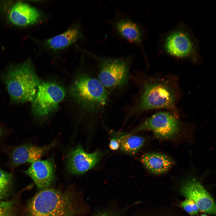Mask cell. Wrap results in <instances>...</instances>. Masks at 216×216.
Segmentation results:
<instances>
[{
  "instance_id": "obj_1",
  "label": "cell",
  "mask_w": 216,
  "mask_h": 216,
  "mask_svg": "<svg viewBox=\"0 0 216 216\" xmlns=\"http://www.w3.org/2000/svg\"><path fill=\"white\" fill-rule=\"evenodd\" d=\"M79 209L72 192L48 188L38 192L23 207L22 216H75Z\"/></svg>"
},
{
  "instance_id": "obj_2",
  "label": "cell",
  "mask_w": 216,
  "mask_h": 216,
  "mask_svg": "<svg viewBox=\"0 0 216 216\" xmlns=\"http://www.w3.org/2000/svg\"><path fill=\"white\" fill-rule=\"evenodd\" d=\"M3 80L11 99L19 103L32 102L41 82L29 60L9 68Z\"/></svg>"
},
{
  "instance_id": "obj_3",
  "label": "cell",
  "mask_w": 216,
  "mask_h": 216,
  "mask_svg": "<svg viewBox=\"0 0 216 216\" xmlns=\"http://www.w3.org/2000/svg\"><path fill=\"white\" fill-rule=\"evenodd\" d=\"M161 48L166 55L179 59L197 62L200 55L196 39L192 32L183 24H179L161 38Z\"/></svg>"
},
{
  "instance_id": "obj_4",
  "label": "cell",
  "mask_w": 216,
  "mask_h": 216,
  "mask_svg": "<svg viewBox=\"0 0 216 216\" xmlns=\"http://www.w3.org/2000/svg\"><path fill=\"white\" fill-rule=\"evenodd\" d=\"M176 99L175 89L169 81L153 79L145 84L133 111L140 112L154 109L170 108L174 106Z\"/></svg>"
},
{
  "instance_id": "obj_5",
  "label": "cell",
  "mask_w": 216,
  "mask_h": 216,
  "mask_svg": "<svg viewBox=\"0 0 216 216\" xmlns=\"http://www.w3.org/2000/svg\"><path fill=\"white\" fill-rule=\"evenodd\" d=\"M71 93L79 104L90 110L103 107L109 98L107 90L98 80L86 75L74 80Z\"/></svg>"
},
{
  "instance_id": "obj_6",
  "label": "cell",
  "mask_w": 216,
  "mask_h": 216,
  "mask_svg": "<svg viewBox=\"0 0 216 216\" xmlns=\"http://www.w3.org/2000/svg\"><path fill=\"white\" fill-rule=\"evenodd\" d=\"M65 95L64 89L57 83L50 82H41L31 102L34 115L40 118L48 116L57 109Z\"/></svg>"
},
{
  "instance_id": "obj_7",
  "label": "cell",
  "mask_w": 216,
  "mask_h": 216,
  "mask_svg": "<svg viewBox=\"0 0 216 216\" xmlns=\"http://www.w3.org/2000/svg\"><path fill=\"white\" fill-rule=\"evenodd\" d=\"M130 66L127 59L103 58L100 63L98 80L106 89L120 88L128 81Z\"/></svg>"
},
{
  "instance_id": "obj_8",
  "label": "cell",
  "mask_w": 216,
  "mask_h": 216,
  "mask_svg": "<svg viewBox=\"0 0 216 216\" xmlns=\"http://www.w3.org/2000/svg\"><path fill=\"white\" fill-rule=\"evenodd\" d=\"M179 124L178 120L173 114L168 112L160 111L146 119L133 132L149 130L159 137L168 138L177 133Z\"/></svg>"
},
{
  "instance_id": "obj_9",
  "label": "cell",
  "mask_w": 216,
  "mask_h": 216,
  "mask_svg": "<svg viewBox=\"0 0 216 216\" xmlns=\"http://www.w3.org/2000/svg\"><path fill=\"white\" fill-rule=\"evenodd\" d=\"M101 153L96 151L86 152L81 146L72 149L69 153L67 163L68 171L76 175L84 174L94 167L100 160Z\"/></svg>"
},
{
  "instance_id": "obj_10",
  "label": "cell",
  "mask_w": 216,
  "mask_h": 216,
  "mask_svg": "<svg viewBox=\"0 0 216 216\" xmlns=\"http://www.w3.org/2000/svg\"><path fill=\"white\" fill-rule=\"evenodd\" d=\"M182 194L194 201L200 210L211 214L216 213V205L213 198L198 181L187 182L181 189Z\"/></svg>"
},
{
  "instance_id": "obj_11",
  "label": "cell",
  "mask_w": 216,
  "mask_h": 216,
  "mask_svg": "<svg viewBox=\"0 0 216 216\" xmlns=\"http://www.w3.org/2000/svg\"><path fill=\"white\" fill-rule=\"evenodd\" d=\"M52 161L50 159L37 160L32 164L25 173L29 176L40 191L50 188L55 179Z\"/></svg>"
},
{
  "instance_id": "obj_12",
  "label": "cell",
  "mask_w": 216,
  "mask_h": 216,
  "mask_svg": "<svg viewBox=\"0 0 216 216\" xmlns=\"http://www.w3.org/2000/svg\"><path fill=\"white\" fill-rule=\"evenodd\" d=\"M55 144L52 143L41 147L26 144L17 147L14 149L11 154V164L14 166H16L26 163L32 164L40 160Z\"/></svg>"
},
{
  "instance_id": "obj_13",
  "label": "cell",
  "mask_w": 216,
  "mask_h": 216,
  "mask_svg": "<svg viewBox=\"0 0 216 216\" xmlns=\"http://www.w3.org/2000/svg\"><path fill=\"white\" fill-rule=\"evenodd\" d=\"M37 10L22 2L15 4L9 14L8 19L13 24L18 26H25L36 22L40 17Z\"/></svg>"
},
{
  "instance_id": "obj_14",
  "label": "cell",
  "mask_w": 216,
  "mask_h": 216,
  "mask_svg": "<svg viewBox=\"0 0 216 216\" xmlns=\"http://www.w3.org/2000/svg\"><path fill=\"white\" fill-rule=\"evenodd\" d=\"M141 161L146 168L151 172L160 174L169 170L173 166V161L163 154L149 153L142 156Z\"/></svg>"
},
{
  "instance_id": "obj_15",
  "label": "cell",
  "mask_w": 216,
  "mask_h": 216,
  "mask_svg": "<svg viewBox=\"0 0 216 216\" xmlns=\"http://www.w3.org/2000/svg\"><path fill=\"white\" fill-rule=\"evenodd\" d=\"M80 35L79 28L77 26L70 28L62 33L46 40V47L54 51L63 49L70 46L78 40Z\"/></svg>"
},
{
  "instance_id": "obj_16",
  "label": "cell",
  "mask_w": 216,
  "mask_h": 216,
  "mask_svg": "<svg viewBox=\"0 0 216 216\" xmlns=\"http://www.w3.org/2000/svg\"><path fill=\"white\" fill-rule=\"evenodd\" d=\"M113 137L119 142L121 150L129 154L136 153L143 146L145 141L142 137L118 132H112Z\"/></svg>"
},
{
  "instance_id": "obj_17",
  "label": "cell",
  "mask_w": 216,
  "mask_h": 216,
  "mask_svg": "<svg viewBox=\"0 0 216 216\" xmlns=\"http://www.w3.org/2000/svg\"><path fill=\"white\" fill-rule=\"evenodd\" d=\"M115 27L120 35L128 41L136 44L141 42L142 31L134 22L129 20L122 19L116 23Z\"/></svg>"
},
{
  "instance_id": "obj_18",
  "label": "cell",
  "mask_w": 216,
  "mask_h": 216,
  "mask_svg": "<svg viewBox=\"0 0 216 216\" xmlns=\"http://www.w3.org/2000/svg\"><path fill=\"white\" fill-rule=\"evenodd\" d=\"M20 193L11 199L0 201V216H22Z\"/></svg>"
},
{
  "instance_id": "obj_19",
  "label": "cell",
  "mask_w": 216,
  "mask_h": 216,
  "mask_svg": "<svg viewBox=\"0 0 216 216\" xmlns=\"http://www.w3.org/2000/svg\"><path fill=\"white\" fill-rule=\"evenodd\" d=\"M12 187V175L0 169V201L9 195Z\"/></svg>"
},
{
  "instance_id": "obj_20",
  "label": "cell",
  "mask_w": 216,
  "mask_h": 216,
  "mask_svg": "<svg viewBox=\"0 0 216 216\" xmlns=\"http://www.w3.org/2000/svg\"><path fill=\"white\" fill-rule=\"evenodd\" d=\"M181 206L185 211L192 216L197 214L199 211L196 204L190 199L187 198L183 201Z\"/></svg>"
},
{
  "instance_id": "obj_21",
  "label": "cell",
  "mask_w": 216,
  "mask_h": 216,
  "mask_svg": "<svg viewBox=\"0 0 216 216\" xmlns=\"http://www.w3.org/2000/svg\"><path fill=\"white\" fill-rule=\"evenodd\" d=\"M109 146L111 149L116 150L120 147V144L117 140L113 137L111 140L109 144Z\"/></svg>"
},
{
  "instance_id": "obj_22",
  "label": "cell",
  "mask_w": 216,
  "mask_h": 216,
  "mask_svg": "<svg viewBox=\"0 0 216 216\" xmlns=\"http://www.w3.org/2000/svg\"><path fill=\"white\" fill-rule=\"evenodd\" d=\"M2 134V131L1 128H0V137L1 136Z\"/></svg>"
},
{
  "instance_id": "obj_23",
  "label": "cell",
  "mask_w": 216,
  "mask_h": 216,
  "mask_svg": "<svg viewBox=\"0 0 216 216\" xmlns=\"http://www.w3.org/2000/svg\"><path fill=\"white\" fill-rule=\"evenodd\" d=\"M98 216H110L109 215L106 214H102L100 215H99Z\"/></svg>"
},
{
  "instance_id": "obj_24",
  "label": "cell",
  "mask_w": 216,
  "mask_h": 216,
  "mask_svg": "<svg viewBox=\"0 0 216 216\" xmlns=\"http://www.w3.org/2000/svg\"><path fill=\"white\" fill-rule=\"evenodd\" d=\"M201 216H208L206 214H202V215H201Z\"/></svg>"
}]
</instances>
